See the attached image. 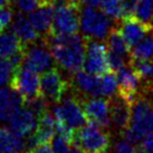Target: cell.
<instances>
[{"instance_id": "6da1fadb", "label": "cell", "mask_w": 153, "mask_h": 153, "mask_svg": "<svg viewBox=\"0 0 153 153\" xmlns=\"http://www.w3.org/2000/svg\"><path fill=\"white\" fill-rule=\"evenodd\" d=\"M41 40L49 49L54 62L71 73L81 70L85 61V39L75 34L46 33Z\"/></svg>"}, {"instance_id": "7a4b0ae2", "label": "cell", "mask_w": 153, "mask_h": 153, "mask_svg": "<svg viewBox=\"0 0 153 153\" xmlns=\"http://www.w3.org/2000/svg\"><path fill=\"white\" fill-rule=\"evenodd\" d=\"M73 144L78 145L85 153H106L111 147V134L103 127L88 122L76 129Z\"/></svg>"}, {"instance_id": "3957f363", "label": "cell", "mask_w": 153, "mask_h": 153, "mask_svg": "<svg viewBox=\"0 0 153 153\" xmlns=\"http://www.w3.org/2000/svg\"><path fill=\"white\" fill-rule=\"evenodd\" d=\"M79 27L83 36L96 40H105L108 31L113 27V23L111 19L102 10H96V7L85 6L80 10Z\"/></svg>"}, {"instance_id": "277c9868", "label": "cell", "mask_w": 153, "mask_h": 153, "mask_svg": "<svg viewBox=\"0 0 153 153\" xmlns=\"http://www.w3.org/2000/svg\"><path fill=\"white\" fill-rule=\"evenodd\" d=\"M85 39V61L82 68L91 74L101 76L107 72H111L108 59H107L106 45L100 40L87 38Z\"/></svg>"}, {"instance_id": "5b68a950", "label": "cell", "mask_w": 153, "mask_h": 153, "mask_svg": "<svg viewBox=\"0 0 153 153\" xmlns=\"http://www.w3.org/2000/svg\"><path fill=\"white\" fill-rule=\"evenodd\" d=\"M8 85L10 89L23 97L24 101L40 95V77L38 72L26 68L22 64L14 68Z\"/></svg>"}, {"instance_id": "8992f818", "label": "cell", "mask_w": 153, "mask_h": 153, "mask_svg": "<svg viewBox=\"0 0 153 153\" xmlns=\"http://www.w3.org/2000/svg\"><path fill=\"white\" fill-rule=\"evenodd\" d=\"M70 88V81L62 78L57 67H51L40 76V94L49 103L59 104Z\"/></svg>"}, {"instance_id": "52a82bcc", "label": "cell", "mask_w": 153, "mask_h": 153, "mask_svg": "<svg viewBox=\"0 0 153 153\" xmlns=\"http://www.w3.org/2000/svg\"><path fill=\"white\" fill-rule=\"evenodd\" d=\"M129 127L142 137L153 132V105L145 97L137 95L130 103Z\"/></svg>"}, {"instance_id": "ba28073f", "label": "cell", "mask_w": 153, "mask_h": 153, "mask_svg": "<svg viewBox=\"0 0 153 153\" xmlns=\"http://www.w3.org/2000/svg\"><path fill=\"white\" fill-rule=\"evenodd\" d=\"M73 94L67 98H62L59 103L53 109V116L56 121L64 122L68 126L74 129H78L87 124L85 113L80 104V100L72 90Z\"/></svg>"}, {"instance_id": "9c48e42d", "label": "cell", "mask_w": 153, "mask_h": 153, "mask_svg": "<svg viewBox=\"0 0 153 153\" xmlns=\"http://www.w3.org/2000/svg\"><path fill=\"white\" fill-rule=\"evenodd\" d=\"M53 64L54 59L41 39L38 42L23 45L22 65L24 67L34 72H44L51 68Z\"/></svg>"}, {"instance_id": "30bf717a", "label": "cell", "mask_w": 153, "mask_h": 153, "mask_svg": "<svg viewBox=\"0 0 153 153\" xmlns=\"http://www.w3.org/2000/svg\"><path fill=\"white\" fill-rule=\"evenodd\" d=\"M87 122L95 123L103 128L111 125L108 100L100 97H91L87 100H80Z\"/></svg>"}, {"instance_id": "8fae6325", "label": "cell", "mask_w": 153, "mask_h": 153, "mask_svg": "<svg viewBox=\"0 0 153 153\" xmlns=\"http://www.w3.org/2000/svg\"><path fill=\"white\" fill-rule=\"evenodd\" d=\"M116 25L130 48L145 38L149 32L153 31V26L141 22L135 17L121 19L117 21Z\"/></svg>"}, {"instance_id": "7c38bea8", "label": "cell", "mask_w": 153, "mask_h": 153, "mask_svg": "<svg viewBox=\"0 0 153 153\" xmlns=\"http://www.w3.org/2000/svg\"><path fill=\"white\" fill-rule=\"evenodd\" d=\"M70 83L71 88L76 95L81 94L90 97L102 96L100 76L91 74L87 71L79 70L73 73Z\"/></svg>"}, {"instance_id": "4fadbf2b", "label": "cell", "mask_w": 153, "mask_h": 153, "mask_svg": "<svg viewBox=\"0 0 153 153\" xmlns=\"http://www.w3.org/2000/svg\"><path fill=\"white\" fill-rule=\"evenodd\" d=\"M8 129L21 137H27L34 131L38 118L25 106L17 109L8 119Z\"/></svg>"}, {"instance_id": "5bb4252c", "label": "cell", "mask_w": 153, "mask_h": 153, "mask_svg": "<svg viewBox=\"0 0 153 153\" xmlns=\"http://www.w3.org/2000/svg\"><path fill=\"white\" fill-rule=\"evenodd\" d=\"M116 75L118 81L117 94L131 103L137 95V90L141 85L139 77L129 65L120 68Z\"/></svg>"}, {"instance_id": "9a60e30c", "label": "cell", "mask_w": 153, "mask_h": 153, "mask_svg": "<svg viewBox=\"0 0 153 153\" xmlns=\"http://www.w3.org/2000/svg\"><path fill=\"white\" fill-rule=\"evenodd\" d=\"M111 122L120 131L129 126L130 121V102L116 93L108 100Z\"/></svg>"}, {"instance_id": "2e32d148", "label": "cell", "mask_w": 153, "mask_h": 153, "mask_svg": "<svg viewBox=\"0 0 153 153\" xmlns=\"http://www.w3.org/2000/svg\"><path fill=\"white\" fill-rule=\"evenodd\" d=\"M10 25H12V31L16 34L22 45H28L38 42L41 39L40 34L34 30L28 18H26L23 13H15Z\"/></svg>"}, {"instance_id": "e0dca14e", "label": "cell", "mask_w": 153, "mask_h": 153, "mask_svg": "<svg viewBox=\"0 0 153 153\" xmlns=\"http://www.w3.org/2000/svg\"><path fill=\"white\" fill-rule=\"evenodd\" d=\"M24 105V99L19 93L7 88H0V121H8L10 116Z\"/></svg>"}, {"instance_id": "ac0fdd59", "label": "cell", "mask_w": 153, "mask_h": 153, "mask_svg": "<svg viewBox=\"0 0 153 153\" xmlns=\"http://www.w3.org/2000/svg\"><path fill=\"white\" fill-rule=\"evenodd\" d=\"M53 13H54V6L53 5L39 6L33 12L29 13V22L31 23L34 30L40 34V36H45L50 30L53 19Z\"/></svg>"}, {"instance_id": "d6986e66", "label": "cell", "mask_w": 153, "mask_h": 153, "mask_svg": "<svg viewBox=\"0 0 153 153\" xmlns=\"http://www.w3.org/2000/svg\"><path fill=\"white\" fill-rule=\"evenodd\" d=\"M106 48L107 52H111L118 56L122 57L127 62L130 59V47L127 45L126 41L122 36L121 32L118 29L117 25H113L111 30L108 31L106 38Z\"/></svg>"}, {"instance_id": "ffe728a7", "label": "cell", "mask_w": 153, "mask_h": 153, "mask_svg": "<svg viewBox=\"0 0 153 153\" xmlns=\"http://www.w3.org/2000/svg\"><path fill=\"white\" fill-rule=\"evenodd\" d=\"M23 53V45L13 31H2L0 33V57L10 59Z\"/></svg>"}, {"instance_id": "44dd1931", "label": "cell", "mask_w": 153, "mask_h": 153, "mask_svg": "<svg viewBox=\"0 0 153 153\" xmlns=\"http://www.w3.org/2000/svg\"><path fill=\"white\" fill-rule=\"evenodd\" d=\"M128 65L133 69L143 88H153V62L151 59H130Z\"/></svg>"}, {"instance_id": "7402d4cb", "label": "cell", "mask_w": 153, "mask_h": 153, "mask_svg": "<svg viewBox=\"0 0 153 153\" xmlns=\"http://www.w3.org/2000/svg\"><path fill=\"white\" fill-rule=\"evenodd\" d=\"M23 150H25V145L22 137L8 128L0 127V152L20 153Z\"/></svg>"}, {"instance_id": "603a6c76", "label": "cell", "mask_w": 153, "mask_h": 153, "mask_svg": "<svg viewBox=\"0 0 153 153\" xmlns=\"http://www.w3.org/2000/svg\"><path fill=\"white\" fill-rule=\"evenodd\" d=\"M153 57V38L145 36L130 48V59H151Z\"/></svg>"}, {"instance_id": "cb8c5ba5", "label": "cell", "mask_w": 153, "mask_h": 153, "mask_svg": "<svg viewBox=\"0 0 153 153\" xmlns=\"http://www.w3.org/2000/svg\"><path fill=\"white\" fill-rule=\"evenodd\" d=\"M134 17L141 22L153 26V0H137Z\"/></svg>"}, {"instance_id": "d4e9b609", "label": "cell", "mask_w": 153, "mask_h": 153, "mask_svg": "<svg viewBox=\"0 0 153 153\" xmlns=\"http://www.w3.org/2000/svg\"><path fill=\"white\" fill-rule=\"evenodd\" d=\"M101 82V91H102V96L106 98H111L117 93L118 90V81L116 72L111 71L100 76Z\"/></svg>"}, {"instance_id": "484cf974", "label": "cell", "mask_w": 153, "mask_h": 153, "mask_svg": "<svg viewBox=\"0 0 153 153\" xmlns=\"http://www.w3.org/2000/svg\"><path fill=\"white\" fill-rule=\"evenodd\" d=\"M100 8L106 16L116 20L122 19V0H102Z\"/></svg>"}, {"instance_id": "4316f807", "label": "cell", "mask_w": 153, "mask_h": 153, "mask_svg": "<svg viewBox=\"0 0 153 153\" xmlns=\"http://www.w3.org/2000/svg\"><path fill=\"white\" fill-rule=\"evenodd\" d=\"M14 70L12 62L8 59L0 57V87L8 82Z\"/></svg>"}, {"instance_id": "83f0119b", "label": "cell", "mask_w": 153, "mask_h": 153, "mask_svg": "<svg viewBox=\"0 0 153 153\" xmlns=\"http://www.w3.org/2000/svg\"><path fill=\"white\" fill-rule=\"evenodd\" d=\"M13 17H14V10L12 6L0 7V33L6 30V28L10 25Z\"/></svg>"}, {"instance_id": "f1b7e54d", "label": "cell", "mask_w": 153, "mask_h": 153, "mask_svg": "<svg viewBox=\"0 0 153 153\" xmlns=\"http://www.w3.org/2000/svg\"><path fill=\"white\" fill-rule=\"evenodd\" d=\"M69 143L59 134H54L51 140L52 153H67L69 150Z\"/></svg>"}, {"instance_id": "f546056e", "label": "cell", "mask_w": 153, "mask_h": 153, "mask_svg": "<svg viewBox=\"0 0 153 153\" xmlns=\"http://www.w3.org/2000/svg\"><path fill=\"white\" fill-rule=\"evenodd\" d=\"M15 5L21 13H31L40 6L39 0H15Z\"/></svg>"}, {"instance_id": "4dcf8cb0", "label": "cell", "mask_w": 153, "mask_h": 153, "mask_svg": "<svg viewBox=\"0 0 153 153\" xmlns=\"http://www.w3.org/2000/svg\"><path fill=\"white\" fill-rule=\"evenodd\" d=\"M121 137L124 141L128 142V143L132 144V145L141 143V140H142L141 135L135 132L134 130H132L129 126L126 127L125 129H123V130H121Z\"/></svg>"}, {"instance_id": "1f68e13d", "label": "cell", "mask_w": 153, "mask_h": 153, "mask_svg": "<svg viewBox=\"0 0 153 153\" xmlns=\"http://www.w3.org/2000/svg\"><path fill=\"white\" fill-rule=\"evenodd\" d=\"M137 0H122V19L134 17Z\"/></svg>"}, {"instance_id": "d6a6232c", "label": "cell", "mask_w": 153, "mask_h": 153, "mask_svg": "<svg viewBox=\"0 0 153 153\" xmlns=\"http://www.w3.org/2000/svg\"><path fill=\"white\" fill-rule=\"evenodd\" d=\"M114 151H115V153H133L134 152V148H133L132 144L128 143V142L124 141L122 139L115 144Z\"/></svg>"}, {"instance_id": "836d02e7", "label": "cell", "mask_w": 153, "mask_h": 153, "mask_svg": "<svg viewBox=\"0 0 153 153\" xmlns=\"http://www.w3.org/2000/svg\"><path fill=\"white\" fill-rule=\"evenodd\" d=\"M141 146L148 153H153V132L147 133L142 137Z\"/></svg>"}, {"instance_id": "e575fe53", "label": "cell", "mask_w": 153, "mask_h": 153, "mask_svg": "<svg viewBox=\"0 0 153 153\" xmlns=\"http://www.w3.org/2000/svg\"><path fill=\"white\" fill-rule=\"evenodd\" d=\"M27 153H52V149H51L49 143L38 144L31 149H29Z\"/></svg>"}, {"instance_id": "d590c367", "label": "cell", "mask_w": 153, "mask_h": 153, "mask_svg": "<svg viewBox=\"0 0 153 153\" xmlns=\"http://www.w3.org/2000/svg\"><path fill=\"white\" fill-rule=\"evenodd\" d=\"M102 0H82V5L91 6V7H98Z\"/></svg>"}, {"instance_id": "8d00e7d4", "label": "cell", "mask_w": 153, "mask_h": 153, "mask_svg": "<svg viewBox=\"0 0 153 153\" xmlns=\"http://www.w3.org/2000/svg\"><path fill=\"white\" fill-rule=\"evenodd\" d=\"M70 146L71 147L69 148V150L67 153H85L78 145H76V144H71Z\"/></svg>"}, {"instance_id": "74e56055", "label": "cell", "mask_w": 153, "mask_h": 153, "mask_svg": "<svg viewBox=\"0 0 153 153\" xmlns=\"http://www.w3.org/2000/svg\"><path fill=\"white\" fill-rule=\"evenodd\" d=\"M57 0H39V4L40 6H44V5H55Z\"/></svg>"}, {"instance_id": "f35d334b", "label": "cell", "mask_w": 153, "mask_h": 153, "mask_svg": "<svg viewBox=\"0 0 153 153\" xmlns=\"http://www.w3.org/2000/svg\"><path fill=\"white\" fill-rule=\"evenodd\" d=\"M10 0H0V7H6V6H12Z\"/></svg>"}, {"instance_id": "ab89813d", "label": "cell", "mask_w": 153, "mask_h": 153, "mask_svg": "<svg viewBox=\"0 0 153 153\" xmlns=\"http://www.w3.org/2000/svg\"><path fill=\"white\" fill-rule=\"evenodd\" d=\"M133 153H148V152L146 151V150L144 149L141 145H139V146H137V147L134 148V152H133Z\"/></svg>"}, {"instance_id": "60d3db41", "label": "cell", "mask_w": 153, "mask_h": 153, "mask_svg": "<svg viewBox=\"0 0 153 153\" xmlns=\"http://www.w3.org/2000/svg\"><path fill=\"white\" fill-rule=\"evenodd\" d=\"M20 153H21V152H20ZM23 153H27V152H23Z\"/></svg>"}, {"instance_id": "b9f144b4", "label": "cell", "mask_w": 153, "mask_h": 153, "mask_svg": "<svg viewBox=\"0 0 153 153\" xmlns=\"http://www.w3.org/2000/svg\"><path fill=\"white\" fill-rule=\"evenodd\" d=\"M0 153H2V152H0Z\"/></svg>"}]
</instances>
